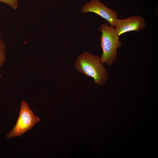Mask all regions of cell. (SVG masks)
<instances>
[{
    "label": "cell",
    "instance_id": "1",
    "mask_svg": "<svg viewBox=\"0 0 158 158\" xmlns=\"http://www.w3.org/2000/svg\"><path fill=\"white\" fill-rule=\"evenodd\" d=\"M75 66L78 72L93 78L97 85H104L108 79V73L97 55L84 52L78 56Z\"/></svg>",
    "mask_w": 158,
    "mask_h": 158
},
{
    "label": "cell",
    "instance_id": "2",
    "mask_svg": "<svg viewBox=\"0 0 158 158\" xmlns=\"http://www.w3.org/2000/svg\"><path fill=\"white\" fill-rule=\"evenodd\" d=\"M99 30L102 33L100 42L102 51L101 61L111 65L116 59L117 50L121 47L122 43L114 27L104 23L100 25Z\"/></svg>",
    "mask_w": 158,
    "mask_h": 158
},
{
    "label": "cell",
    "instance_id": "3",
    "mask_svg": "<svg viewBox=\"0 0 158 158\" xmlns=\"http://www.w3.org/2000/svg\"><path fill=\"white\" fill-rule=\"evenodd\" d=\"M40 121L25 101H22L19 116L16 123L11 131L6 135L7 138L20 137L31 129Z\"/></svg>",
    "mask_w": 158,
    "mask_h": 158
},
{
    "label": "cell",
    "instance_id": "4",
    "mask_svg": "<svg viewBox=\"0 0 158 158\" xmlns=\"http://www.w3.org/2000/svg\"><path fill=\"white\" fill-rule=\"evenodd\" d=\"M82 13L92 12L106 20L111 26L114 27L118 15L116 12L106 6L99 0H90L82 7Z\"/></svg>",
    "mask_w": 158,
    "mask_h": 158
},
{
    "label": "cell",
    "instance_id": "5",
    "mask_svg": "<svg viewBox=\"0 0 158 158\" xmlns=\"http://www.w3.org/2000/svg\"><path fill=\"white\" fill-rule=\"evenodd\" d=\"M145 25V19L140 16H136L123 19H117L114 27L119 36L124 33L131 31L138 32L143 29Z\"/></svg>",
    "mask_w": 158,
    "mask_h": 158
},
{
    "label": "cell",
    "instance_id": "6",
    "mask_svg": "<svg viewBox=\"0 0 158 158\" xmlns=\"http://www.w3.org/2000/svg\"><path fill=\"white\" fill-rule=\"evenodd\" d=\"M6 47L4 40L0 38V68L6 60Z\"/></svg>",
    "mask_w": 158,
    "mask_h": 158
},
{
    "label": "cell",
    "instance_id": "7",
    "mask_svg": "<svg viewBox=\"0 0 158 158\" xmlns=\"http://www.w3.org/2000/svg\"><path fill=\"white\" fill-rule=\"evenodd\" d=\"M0 1L7 4L14 9L18 8V0H0Z\"/></svg>",
    "mask_w": 158,
    "mask_h": 158
},
{
    "label": "cell",
    "instance_id": "8",
    "mask_svg": "<svg viewBox=\"0 0 158 158\" xmlns=\"http://www.w3.org/2000/svg\"><path fill=\"white\" fill-rule=\"evenodd\" d=\"M2 75L1 73V72L0 71V80L2 78Z\"/></svg>",
    "mask_w": 158,
    "mask_h": 158
},
{
    "label": "cell",
    "instance_id": "9",
    "mask_svg": "<svg viewBox=\"0 0 158 158\" xmlns=\"http://www.w3.org/2000/svg\"><path fill=\"white\" fill-rule=\"evenodd\" d=\"M1 32L0 31V38H1Z\"/></svg>",
    "mask_w": 158,
    "mask_h": 158
}]
</instances>
